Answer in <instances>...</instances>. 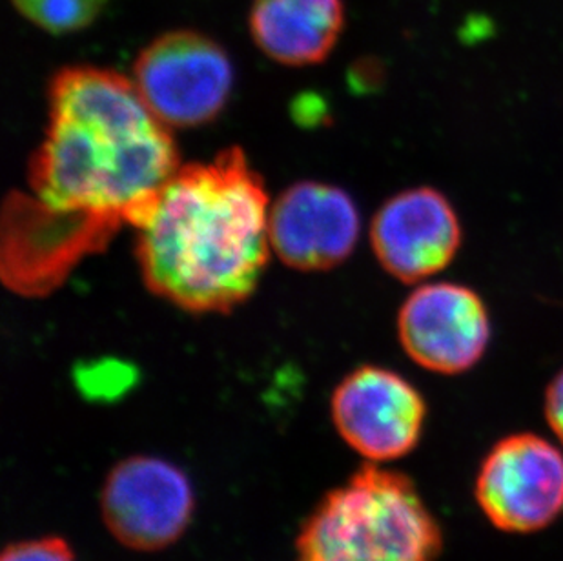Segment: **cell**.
<instances>
[{"label": "cell", "mask_w": 563, "mask_h": 561, "mask_svg": "<svg viewBox=\"0 0 563 561\" xmlns=\"http://www.w3.org/2000/svg\"><path fill=\"white\" fill-rule=\"evenodd\" d=\"M440 524L401 472L365 463L324 494L296 540L298 561H437Z\"/></svg>", "instance_id": "obj_3"}, {"label": "cell", "mask_w": 563, "mask_h": 561, "mask_svg": "<svg viewBox=\"0 0 563 561\" xmlns=\"http://www.w3.org/2000/svg\"><path fill=\"white\" fill-rule=\"evenodd\" d=\"M133 382L132 366L119 361H97L77 372L80 393L91 399H113L126 393Z\"/></svg>", "instance_id": "obj_13"}, {"label": "cell", "mask_w": 563, "mask_h": 561, "mask_svg": "<svg viewBox=\"0 0 563 561\" xmlns=\"http://www.w3.org/2000/svg\"><path fill=\"white\" fill-rule=\"evenodd\" d=\"M46 138L30 163L32 196L5 207L4 280L21 294L59 285L124 224L137 227L179 169L170 128L132 79L69 66L48 94Z\"/></svg>", "instance_id": "obj_1"}, {"label": "cell", "mask_w": 563, "mask_h": 561, "mask_svg": "<svg viewBox=\"0 0 563 561\" xmlns=\"http://www.w3.org/2000/svg\"><path fill=\"white\" fill-rule=\"evenodd\" d=\"M271 201L240 148L179 166L137 227L148 290L196 314L246 301L271 255Z\"/></svg>", "instance_id": "obj_2"}, {"label": "cell", "mask_w": 563, "mask_h": 561, "mask_svg": "<svg viewBox=\"0 0 563 561\" xmlns=\"http://www.w3.org/2000/svg\"><path fill=\"white\" fill-rule=\"evenodd\" d=\"M21 15L44 32H80L101 15L108 0H11Z\"/></svg>", "instance_id": "obj_12"}, {"label": "cell", "mask_w": 563, "mask_h": 561, "mask_svg": "<svg viewBox=\"0 0 563 561\" xmlns=\"http://www.w3.org/2000/svg\"><path fill=\"white\" fill-rule=\"evenodd\" d=\"M543 413H545L549 429L553 430V435L563 447V369L553 377V382L549 383Z\"/></svg>", "instance_id": "obj_15"}, {"label": "cell", "mask_w": 563, "mask_h": 561, "mask_svg": "<svg viewBox=\"0 0 563 561\" xmlns=\"http://www.w3.org/2000/svg\"><path fill=\"white\" fill-rule=\"evenodd\" d=\"M271 246L296 271H329L356 249L360 213L341 188L305 180L283 191L271 207Z\"/></svg>", "instance_id": "obj_10"}, {"label": "cell", "mask_w": 563, "mask_h": 561, "mask_svg": "<svg viewBox=\"0 0 563 561\" xmlns=\"http://www.w3.org/2000/svg\"><path fill=\"white\" fill-rule=\"evenodd\" d=\"M330 413L341 440L368 463H390L420 446L427 403L398 372L363 365L335 387Z\"/></svg>", "instance_id": "obj_7"}, {"label": "cell", "mask_w": 563, "mask_h": 561, "mask_svg": "<svg viewBox=\"0 0 563 561\" xmlns=\"http://www.w3.org/2000/svg\"><path fill=\"white\" fill-rule=\"evenodd\" d=\"M133 85L168 128L207 124L221 113L234 86L229 55L197 32H170L139 54Z\"/></svg>", "instance_id": "obj_4"}, {"label": "cell", "mask_w": 563, "mask_h": 561, "mask_svg": "<svg viewBox=\"0 0 563 561\" xmlns=\"http://www.w3.org/2000/svg\"><path fill=\"white\" fill-rule=\"evenodd\" d=\"M371 243L390 276L418 283L451 265L462 244V227L446 197L421 186L399 191L377 210Z\"/></svg>", "instance_id": "obj_9"}, {"label": "cell", "mask_w": 563, "mask_h": 561, "mask_svg": "<svg viewBox=\"0 0 563 561\" xmlns=\"http://www.w3.org/2000/svg\"><path fill=\"white\" fill-rule=\"evenodd\" d=\"M194 510L196 496L187 474L155 455L119 461L102 485V521L132 551L174 546L190 527Z\"/></svg>", "instance_id": "obj_6"}, {"label": "cell", "mask_w": 563, "mask_h": 561, "mask_svg": "<svg viewBox=\"0 0 563 561\" xmlns=\"http://www.w3.org/2000/svg\"><path fill=\"white\" fill-rule=\"evenodd\" d=\"M0 561H75V552L60 536H44L10 543Z\"/></svg>", "instance_id": "obj_14"}, {"label": "cell", "mask_w": 563, "mask_h": 561, "mask_svg": "<svg viewBox=\"0 0 563 561\" xmlns=\"http://www.w3.org/2000/svg\"><path fill=\"white\" fill-rule=\"evenodd\" d=\"M257 48L287 66L323 63L345 26L343 0H254L249 16Z\"/></svg>", "instance_id": "obj_11"}, {"label": "cell", "mask_w": 563, "mask_h": 561, "mask_svg": "<svg viewBox=\"0 0 563 561\" xmlns=\"http://www.w3.org/2000/svg\"><path fill=\"white\" fill-rule=\"evenodd\" d=\"M474 496L496 529H548L563 514V450L532 432L505 436L485 454Z\"/></svg>", "instance_id": "obj_5"}, {"label": "cell", "mask_w": 563, "mask_h": 561, "mask_svg": "<svg viewBox=\"0 0 563 561\" xmlns=\"http://www.w3.org/2000/svg\"><path fill=\"white\" fill-rule=\"evenodd\" d=\"M398 336L416 365L457 376L478 365L490 341V319L476 292L431 283L412 292L398 314Z\"/></svg>", "instance_id": "obj_8"}]
</instances>
